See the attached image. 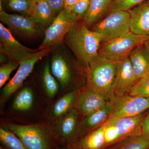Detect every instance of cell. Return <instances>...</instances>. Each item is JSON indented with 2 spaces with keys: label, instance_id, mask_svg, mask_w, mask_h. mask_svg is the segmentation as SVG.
Segmentation results:
<instances>
[{
  "label": "cell",
  "instance_id": "21",
  "mask_svg": "<svg viewBox=\"0 0 149 149\" xmlns=\"http://www.w3.org/2000/svg\"><path fill=\"white\" fill-rule=\"evenodd\" d=\"M113 0H91L88 13L83 21L89 28L98 21L110 8Z\"/></svg>",
  "mask_w": 149,
  "mask_h": 149
},
{
  "label": "cell",
  "instance_id": "2",
  "mask_svg": "<svg viewBox=\"0 0 149 149\" xmlns=\"http://www.w3.org/2000/svg\"><path fill=\"white\" fill-rule=\"evenodd\" d=\"M118 63L97 55L85 68L87 87L101 93L110 101L114 99L113 87Z\"/></svg>",
  "mask_w": 149,
  "mask_h": 149
},
{
  "label": "cell",
  "instance_id": "38",
  "mask_svg": "<svg viewBox=\"0 0 149 149\" xmlns=\"http://www.w3.org/2000/svg\"><path fill=\"white\" fill-rule=\"evenodd\" d=\"M113 1H114V0H113Z\"/></svg>",
  "mask_w": 149,
  "mask_h": 149
},
{
  "label": "cell",
  "instance_id": "34",
  "mask_svg": "<svg viewBox=\"0 0 149 149\" xmlns=\"http://www.w3.org/2000/svg\"><path fill=\"white\" fill-rule=\"evenodd\" d=\"M79 1V0H64V9L70 12L74 5Z\"/></svg>",
  "mask_w": 149,
  "mask_h": 149
},
{
  "label": "cell",
  "instance_id": "36",
  "mask_svg": "<svg viewBox=\"0 0 149 149\" xmlns=\"http://www.w3.org/2000/svg\"><path fill=\"white\" fill-rule=\"evenodd\" d=\"M144 44H145V47H146L147 50H148L149 53V39L148 40H147V41H146V42L144 43Z\"/></svg>",
  "mask_w": 149,
  "mask_h": 149
},
{
  "label": "cell",
  "instance_id": "10",
  "mask_svg": "<svg viewBox=\"0 0 149 149\" xmlns=\"http://www.w3.org/2000/svg\"><path fill=\"white\" fill-rule=\"evenodd\" d=\"M113 111L109 118L133 117L143 114L149 109V98L128 94L116 97Z\"/></svg>",
  "mask_w": 149,
  "mask_h": 149
},
{
  "label": "cell",
  "instance_id": "20",
  "mask_svg": "<svg viewBox=\"0 0 149 149\" xmlns=\"http://www.w3.org/2000/svg\"><path fill=\"white\" fill-rule=\"evenodd\" d=\"M105 127L106 122L72 144L79 149H104Z\"/></svg>",
  "mask_w": 149,
  "mask_h": 149
},
{
  "label": "cell",
  "instance_id": "7",
  "mask_svg": "<svg viewBox=\"0 0 149 149\" xmlns=\"http://www.w3.org/2000/svg\"><path fill=\"white\" fill-rule=\"evenodd\" d=\"M52 51V48L38 51L19 62V65L16 73L2 90L1 100H6L17 91L32 72L37 62L47 55Z\"/></svg>",
  "mask_w": 149,
  "mask_h": 149
},
{
  "label": "cell",
  "instance_id": "33",
  "mask_svg": "<svg viewBox=\"0 0 149 149\" xmlns=\"http://www.w3.org/2000/svg\"><path fill=\"white\" fill-rule=\"evenodd\" d=\"M142 134L149 138V111L146 113L141 124Z\"/></svg>",
  "mask_w": 149,
  "mask_h": 149
},
{
  "label": "cell",
  "instance_id": "24",
  "mask_svg": "<svg viewBox=\"0 0 149 149\" xmlns=\"http://www.w3.org/2000/svg\"><path fill=\"white\" fill-rule=\"evenodd\" d=\"M104 149H149V138L141 134L123 139Z\"/></svg>",
  "mask_w": 149,
  "mask_h": 149
},
{
  "label": "cell",
  "instance_id": "30",
  "mask_svg": "<svg viewBox=\"0 0 149 149\" xmlns=\"http://www.w3.org/2000/svg\"><path fill=\"white\" fill-rule=\"evenodd\" d=\"M19 63L17 61L9 60L7 63L2 65L0 68V88L5 85L9 79L12 72L18 68Z\"/></svg>",
  "mask_w": 149,
  "mask_h": 149
},
{
  "label": "cell",
  "instance_id": "4",
  "mask_svg": "<svg viewBox=\"0 0 149 149\" xmlns=\"http://www.w3.org/2000/svg\"><path fill=\"white\" fill-rule=\"evenodd\" d=\"M149 37L135 35L132 32L101 45L99 55L103 58L119 62L128 57L138 46L148 40Z\"/></svg>",
  "mask_w": 149,
  "mask_h": 149
},
{
  "label": "cell",
  "instance_id": "28",
  "mask_svg": "<svg viewBox=\"0 0 149 149\" xmlns=\"http://www.w3.org/2000/svg\"><path fill=\"white\" fill-rule=\"evenodd\" d=\"M128 94L131 96L149 98V74L138 80Z\"/></svg>",
  "mask_w": 149,
  "mask_h": 149
},
{
  "label": "cell",
  "instance_id": "31",
  "mask_svg": "<svg viewBox=\"0 0 149 149\" xmlns=\"http://www.w3.org/2000/svg\"><path fill=\"white\" fill-rule=\"evenodd\" d=\"M91 0H79L70 11V14L77 21L83 20L87 14Z\"/></svg>",
  "mask_w": 149,
  "mask_h": 149
},
{
  "label": "cell",
  "instance_id": "8",
  "mask_svg": "<svg viewBox=\"0 0 149 149\" xmlns=\"http://www.w3.org/2000/svg\"><path fill=\"white\" fill-rule=\"evenodd\" d=\"M63 44L54 49L49 63L52 74L60 88L65 91L70 88L73 82L74 71L73 65Z\"/></svg>",
  "mask_w": 149,
  "mask_h": 149
},
{
  "label": "cell",
  "instance_id": "32",
  "mask_svg": "<svg viewBox=\"0 0 149 149\" xmlns=\"http://www.w3.org/2000/svg\"><path fill=\"white\" fill-rule=\"evenodd\" d=\"M47 1L57 15L64 8V0H47Z\"/></svg>",
  "mask_w": 149,
  "mask_h": 149
},
{
  "label": "cell",
  "instance_id": "29",
  "mask_svg": "<svg viewBox=\"0 0 149 149\" xmlns=\"http://www.w3.org/2000/svg\"><path fill=\"white\" fill-rule=\"evenodd\" d=\"M147 0H114L112 3L110 13L118 11H128Z\"/></svg>",
  "mask_w": 149,
  "mask_h": 149
},
{
  "label": "cell",
  "instance_id": "35",
  "mask_svg": "<svg viewBox=\"0 0 149 149\" xmlns=\"http://www.w3.org/2000/svg\"><path fill=\"white\" fill-rule=\"evenodd\" d=\"M61 149H79L76 148L73 144H70L67 146L61 147Z\"/></svg>",
  "mask_w": 149,
  "mask_h": 149
},
{
  "label": "cell",
  "instance_id": "19",
  "mask_svg": "<svg viewBox=\"0 0 149 149\" xmlns=\"http://www.w3.org/2000/svg\"><path fill=\"white\" fill-rule=\"evenodd\" d=\"M129 58L138 80L149 74V53L144 43L135 48Z\"/></svg>",
  "mask_w": 149,
  "mask_h": 149
},
{
  "label": "cell",
  "instance_id": "9",
  "mask_svg": "<svg viewBox=\"0 0 149 149\" xmlns=\"http://www.w3.org/2000/svg\"><path fill=\"white\" fill-rule=\"evenodd\" d=\"M0 20L11 32L25 39L34 38L43 31L30 17L8 13L4 10L0 11Z\"/></svg>",
  "mask_w": 149,
  "mask_h": 149
},
{
  "label": "cell",
  "instance_id": "16",
  "mask_svg": "<svg viewBox=\"0 0 149 149\" xmlns=\"http://www.w3.org/2000/svg\"><path fill=\"white\" fill-rule=\"evenodd\" d=\"M130 14V32L135 35L149 37V0L128 11Z\"/></svg>",
  "mask_w": 149,
  "mask_h": 149
},
{
  "label": "cell",
  "instance_id": "14",
  "mask_svg": "<svg viewBox=\"0 0 149 149\" xmlns=\"http://www.w3.org/2000/svg\"><path fill=\"white\" fill-rule=\"evenodd\" d=\"M129 56L118 63L113 87L114 98L128 94L138 81Z\"/></svg>",
  "mask_w": 149,
  "mask_h": 149
},
{
  "label": "cell",
  "instance_id": "1",
  "mask_svg": "<svg viewBox=\"0 0 149 149\" xmlns=\"http://www.w3.org/2000/svg\"><path fill=\"white\" fill-rule=\"evenodd\" d=\"M68 46L83 66H86L98 55L102 40L98 34L88 29L83 21L73 24L64 37Z\"/></svg>",
  "mask_w": 149,
  "mask_h": 149
},
{
  "label": "cell",
  "instance_id": "17",
  "mask_svg": "<svg viewBox=\"0 0 149 149\" xmlns=\"http://www.w3.org/2000/svg\"><path fill=\"white\" fill-rule=\"evenodd\" d=\"M146 113L133 116L109 118L114 125L119 141L126 138L142 134L141 124Z\"/></svg>",
  "mask_w": 149,
  "mask_h": 149
},
{
  "label": "cell",
  "instance_id": "18",
  "mask_svg": "<svg viewBox=\"0 0 149 149\" xmlns=\"http://www.w3.org/2000/svg\"><path fill=\"white\" fill-rule=\"evenodd\" d=\"M56 16L47 0H34L29 17L43 31L51 25Z\"/></svg>",
  "mask_w": 149,
  "mask_h": 149
},
{
  "label": "cell",
  "instance_id": "5",
  "mask_svg": "<svg viewBox=\"0 0 149 149\" xmlns=\"http://www.w3.org/2000/svg\"><path fill=\"white\" fill-rule=\"evenodd\" d=\"M129 19L128 11L110 13L105 18L95 24L91 30L98 34L102 43L109 42L130 33Z\"/></svg>",
  "mask_w": 149,
  "mask_h": 149
},
{
  "label": "cell",
  "instance_id": "22",
  "mask_svg": "<svg viewBox=\"0 0 149 149\" xmlns=\"http://www.w3.org/2000/svg\"><path fill=\"white\" fill-rule=\"evenodd\" d=\"M77 93L76 91H70L56 102L52 110V116L54 121L62 117L73 109Z\"/></svg>",
  "mask_w": 149,
  "mask_h": 149
},
{
  "label": "cell",
  "instance_id": "15",
  "mask_svg": "<svg viewBox=\"0 0 149 149\" xmlns=\"http://www.w3.org/2000/svg\"><path fill=\"white\" fill-rule=\"evenodd\" d=\"M113 107V102L110 101L101 109L84 117L78 124L77 141L106 122L111 114Z\"/></svg>",
  "mask_w": 149,
  "mask_h": 149
},
{
  "label": "cell",
  "instance_id": "13",
  "mask_svg": "<svg viewBox=\"0 0 149 149\" xmlns=\"http://www.w3.org/2000/svg\"><path fill=\"white\" fill-rule=\"evenodd\" d=\"M109 101L101 93L86 86L77 93L75 103L76 109L85 117L101 109Z\"/></svg>",
  "mask_w": 149,
  "mask_h": 149
},
{
  "label": "cell",
  "instance_id": "3",
  "mask_svg": "<svg viewBox=\"0 0 149 149\" xmlns=\"http://www.w3.org/2000/svg\"><path fill=\"white\" fill-rule=\"evenodd\" d=\"M28 149H61V146L52 126L45 123L23 125L7 123Z\"/></svg>",
  "mask_w": 149,
  "mask_h": 149
},
{
  "label": "cell",
  "instance_id": "25",
  "mask_svg": "<svg viewBox=\"0 0 149 149\" xmlns=\"http://www.w3.org/2000/svg\"><path fill=\"white\" fill-rule=\"evenodd\" d=\"M34 0H0V11L3 7L18 14L29 16Z\"/></svg>",
  "mask_w": 149,
  "mask_h": 149
},
{
  "label": "cell",
  "instance_id": "26",
  "mask_svg": "<svg viewBox=\"0 0 149 149\" xmlns=\"http://www.w3.org/2000/svg\"><path fill=\"white\" fill-rule=\"evenodd\" d=\"M42 82L43 88L48 97H54L58 93L60 87L58 82L51 72L49 61L45 65L43 69Z\"/></svg>",
  "mask_w": 149,
  "mask_h": 149
},
{
  "label": "cell",
  "instance_id": "27",
  "mask_svg": "<svg viewBox=\"0 0 149 149\" xmlns=\"http://www.w3.org/2000/svg\"><path fill=\"white\" fill-rule=\"evenodd\" d=\"M0 141L7 149H28L20 139L7 127H0Z\"/></svg>",
  "mask_w": 149,
  "mask_h": 149
},
{
  "label": "cell",
  "instance_id": "11",
  "mask_svg": "<svg viewBox=\"0 0 149 149\" xmlns=\"http://www.w3.org/2000/svg\"><path fill=\"white\" fill-rule=\"evenodd\" d=\"M0 51L9 60L19 62L37 52L25 47L15 39L10 30L0 23Z\"/></svg>",
  "mask_w": 149,
  "mask_h": 149
},
{
  "label": "cell",
  "instance_id": "6",
  "mask_svg": "<svg viewBox=\"0 0 149 149\" xmlns=\"http://www.w3.org/2000/svg\"><path fill=\"white\" fill-rule=\"evenodd\" d=\"M78 21L72 16L70 12L63 9L44 31L45 37L38 50L52 48L63 44L65 35L72 25Z\"/></svg>",
  "mask_w": 149,
  "mask_h": 149
},
{
  "label": "cell",
  "instance_id": "12",
  "mask_svg": "<svg viewBox=\"0 0 149 149\" xmlns=\"http://www.w3.org/2000/svg\"><path fill=\"white\" fill-rule=\"evenodd\" d=\"M79 114L78 111L73 108L62 117L54 121L52 127L61 147L72 144L77 141Z\"/></svg>",
  "mask_w": 149,
  "mask_h": 149
},
{
  "label": "cell",
  "instance_id": "37",
  "mask_svg": "<svg viewBox=\"0 0 149 149\" xmlns=\"http://www.w3.org/2000/svg\"><path fill=\"white\" fill-rule=\"evenodd\" d=\"M0 149H6L5 148H4V147H3V146H0Z\"/></svg>",
  "mask_w": 149,
  "mask_h": 149
},
{
  "label": "cell",
  "instance_id": "23",
  "mask_svg": "<svg viewBox=\"0 0 149 149\" xmlns=\"http://www.w3.org/2000/svg\"><path fill=\"white\" fill-rule=\"evenodd\" d=\"M35 96L30 87H24L21 89L14 99L12 108L18 112H27L31 110L34 105Z\"/></svg>",
  "mask_w": 149,
  "mask_h": 149
}]
</instances>
